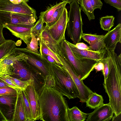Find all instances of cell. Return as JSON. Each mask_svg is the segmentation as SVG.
Here are the masks:
<instances>
[{
	"instance_id": "cell-1",
	"label": "cell",
	"mask_w": 121,
	"mask_h": 121,
	"mask_svg": "<svg viewBox=\"0 0 121 121\" xmlns=\"http://www.w3.org/2000/svg\"><path fill=\"white\" fill-rule=\"evenodd\" d=\"M40 120L69 121V108L65 98L54 87L45 85L39 96Z\"/></svg>"
},
{
	"instance_id": "cell-2",
	"label": "cell",
	"mask_w": 121,
	"mask_h": 121,
	"mask_svg": "<svg viewBox=\"0 0 121 121\" xmlns=\"http://www.w3.org/2000/svg\"><path fill=\"white\" fill-rule=\"evenodd\" d=\"M106 51L109 71L103 84L117 116L121 113V54L117 55L114 50Z\"/></svg>"
},
{
	"instance_id": "cell-3",
	"label": "cell",
	"mask_w": 121,
	"mask_h": 121,
	"mask_svg": "<svg viewBox=\"0 0 121 121\" xmlns=\"http://www.w3.org/2000/svg\"><path fill=\"white\" fill-rule=\"evenodd\" d=\"M50 67L54 82L53 87L69 99L78 98V89L68 71L57 64L50 63Z\"/></svg>"
},
{
	"instance_id": "cell-4",
	"label": "cell",
	"mask_w": 121,
	"mask_h": 121,
	"mask_svg": "<svg viewBox=\"0 0 121 121\" xmlns=\"http://www.w3.org/2000/svg\"><path fill=\"white\" fill-rule=\"evenodd\" d=\"M59 46L64 55L72 67L75 74L83 81L87 78L99 62L86 58L76 57L64 38L58 42Z\"/></svg>"
},
{
	"instance_id": "cell-5",
	"label": "cell",
	"mask_w": 121,
	"mask_h": 121,
	"mask_svg": "<svg viewBox=\"0 0 121 121\" xmlns=\"http://www.w3.org/2000/svg\"><path fill=\"white\" fill-rule=\"evenodd\" d=\"M12 66V74L10 76L23 81L33 80L35 89L39 95L46 84L45 78L23 58L16 60Z\"/></svg>"
},
{
	"instance_id": "cell-6",
	"label": "cell",
	"mask_w": 121,
	"mask_h": 121,
	"mask_svg": "<svg viewBox=\"0 0 121 121\" xmlns=\"http://www.w3.org/2000/svg\"><path fill=\"white\" fill-rule=\"evenodd\" d=\"M68 20L66 29L67 36L75 45L81 41L83 34L81 9L77 0L69 4Z\"/></svg>"
},
{
	"instance_id": "cell-7",
	"label": "cell",
	"mask_w": 121,
	"mask_h": 121,
	"mask_svg": "<svg viewBox=\"0 0 121 121\" xmlns=\"http://www.w3.org/2000/svg\"><path fill=\"white\" fill-rule=\"evenodd\" d=\"M12 52L23 56V59L28 63L41 73L46 78V85H50L53 83L50 69V63L40 55L32 53L25 48L15 47Z\"/></svg>"
},
{
	"instance_id": "cell-8",
	"label": "cell",
	"mask_w": 121,
	"mask_h": 121,
	"mask_svg": "<svg viewBox=\"0 0 121 121\" xmlns=\"http://www.w3.org/2000/svg\"><path fill=\"white\" fill-rule=\"evenodd\" d=\"M57 56L62 64L63 66L69 73L78 91V98L80 101L86 102L91 94L93 92L80 80L75 74L71 65L65 58L59 47L57 49Z\"/></svg>"
},
{
	"instance_id": "cell-9",
	"label": "cell",
	"mask_w": 121,
	"mask_h": 121,
	"mask_svg": "<svg viewBox=\"0 0 121 121\" xmlns=\"http://www.w3.org/2000/svg\"><path fill=\"white\" fill-rule=\"evenodd\" d=\"M37 20L34 17L29 15L0 11V23L3 26L16 24L34 25Z\"/></svg>"
},
{
	"instance_id": "cell-10",
	"label": "cell",
	"mask_w": 121,
	"mask_h": 121,
	"mask_svg": "<svg viewBox=\"0 0 121 121\" xmlns=\"http://www.w3.org/2000/svg\"><path fill=\"white\" fill-rule=\"evenodd\" d=\"M0 11L28 15L37 19L35 10L25 1L15 4L9 0H0Z\"/></svg>"
},
{
	"instance_id": "cell-11",
	"label": "cell",
	"mask_w": 121,
	"mask_h": 121,
	"mask_svg": "<svg viewBox=\"0 0 121 121\" xmlns=\"http://www.w3.org/2000/svg\"><path fill=\"white\" fill-rule=\"evenodd\" d=\"M17 98V93L0 96V111L7 121H13Z\"/></svg>"
},
{
	"instance_id": "cell-12",
	"label": "cell",
	"mask_w": 121,
	"mask_h": 121,
	"mask_svg": "<svg viewBox=\"0 0 121 121\" xmlns=\"http://www.w3.org/2000/svg\"><path fill=\"white\" fill-rule=\"evenodd\" d=\"M68 20V12L65 8L59 19L49 28V31L52 37L57 42L65 38Z\"/></svg>"
},
{
	"instance_id": "cell-13",
	"label": "cell",
	"mask_w": 121,
	"mask_h": 121,
	"mask_svg": "<svg viewBox=\"0 0 121 121\" xmlns=\"http://www.w3.org/2000/svg\"><path fill=\"white\" fill-rule=\"evenodd\" d=\"M30 104L34 121L40 119V109L39 102V95L36 91L34 82L24 90Z\"/></svg>"
},
{
	"instance_id": "cell-14",
	"label": "cell",
	"mask_w": 121,
	"mask_h": 121,
	"mask_svg": "<svg viewBox=\"0 0 121 121\" xmlns=\"http://www.w3.org/2000/svg\"><path fill=\"white\" fill-rule=\"evenodd\" d=\"M113 109L109 103L104 104L88 114L87 121H109L113 116Z\"/></svg>"
},
{
	"instance_id": "cell-15",
	"label": "cell",
	"mask_w": 121,
	"mask_h": 121,
	"mask_svg": "<svg viewBox=\"0 0 121 121\" xmlns=\"http://www.w3.org/2000/svg\"><path fill=\"white\" fill-rule=\"evenodd\" d=\"M34 25L16 24L4 25L3 26L8 30L13 35L22 40L27 46L31 40V30Z\"/></svg>"
},
{
	"instance_id": "cell-16",
	"label": "cell",
	"mask_w": 121,
	"mask_h": 121,
	"mask_svg": "<svg viewBox=\"0 0 121 121\" xmlns=\"http://www.w3.org/2000/svg\"><path fill=\"white\" fill-rule=\"evenodd\" d=\"M67 42L72 52L77 57L92 59L100 62L105 57L106 54L105 50L96 52L89 49H80L77 48L75 44L67 41Z\"/></svg>"
},
{
	"instance_id": "cell-17",
	"label": "cell",
	"mask_w": 121,
	"mask_h": 121,
	"mask_svg": "<svg viewBox=\"0 0 121 121\" xmlns=\"http://www.w3.org/2000/svg\"><path fill=\"white\" fill-rule=\"evenodd\" d=\"M104 41L106 50H115L118 43H121V24H118L104 35Z\"/></svg>"
},
{
	"instance_id": "cell-18",
	"label": "cell",
	"mask_w": 121,
	"mask_h": 121,
	"mask_svg": "<svg viewBox=\"0 0 121 121\" xmlns=\"http://www.w3.org/2000/svg\"><path fill=\"white\" fill-rule=\"evenodd\" d=\"M104 37V35H97L96 33H83L82 36V38L89 44V50L96 52L105 50Z\"/></svg>"
},
{
	"instance_id": "cell-19",
	"label": "cell",
	"mask_w": 121,
	"mask_h": 121,
	"mask_svg": "<svg viewBox=\"0 0 121 121\" xmlns=\"http://www.w3.org/2000/svg\"><path fill=\"white\" fill-rule=\"evenodd\" d=\"M23 56L16 54L12 51L9 54L0 59V71L1 74L10 76L12 74V64L16 60L22 59Z\"/></svg>"
},
{
	"instance_id": "cell-20",
	"label": "cell",
	"mask_w": 121,
	"mask_h": 121,
	"mask_svg": "<svg viewBox=\"0 0 121 121\" xmlns=\"http://www.w3.org/2000/svg\"><path fill=\"white\" fill-rule=\"evenodd\" d=\"M17 92V98L13 121H27L23 105L21 90H18Z\"/></svg>"
},
{
	"instance_id": "cell-21",
	"label": "cell",
	"mask_w": 121,
	"mask_h": 121,
	"mask_svg": "<svg viewBox=\"0 0 121 121\" xmlns=\"http://www.w3.org/2000/svg\"><path fill=\"white\" fill-rule=\"evenodd\" d=\"M49 28L46 25L44 26L40 35V39L41 40L52 52L56 55L58 43L52 37L49 31Z\"/></svg>"
},
{
	"instance_id": "cell-22",
	"label": "cell",
	"mask_w": 121,
	"mask_h": 121,
	"mask_svg": "<svg viewBox=\"0 0 121 121\" xmlns=\"http://www.w3.org/2000/svg\"><path fill=\"white\" fill-rule=\"evenodd\" d=\"M66 3L62 1L59 3L56 2L55 4L50 5V6L47 7L45 11L40 13L39 18L42 19L44 23H47L51 19L55 10Z\"/></svg>"
},
{
	"instance_id": "cell-23",
	"label": "cell",
	"mask_w": 121,
	"mask_h": 121,
	"mask_svg": "<svg viewBox=\"0 0 121 121\" xmlns=\"http://www.w3.org/2000/svg\"><path fill=\"white\" fill-rule=\"evenodd\" d=\"M68 114L69 121H84L88 115V114L83 112L76 106L69 108Z\"/></svg>"
},
{
	"instance_id": "cell-24",
	"label": "cell",
	"mask_w": 121,
	"mask_h": 121,
	"mask_svg": "<svg viewBox=\"0 0 121 121\" xmlns=\"http://www.w3.org/2000/svg\"><path fill=\"white\" fill-rule=\"evenodd\" d=\"M86 102V106L92 109L96 108L104 104L102 96L95 92L91 94Z\"/></svg>"
},
{
	"instance_id": "cell-25",
	"label": "cell",
	"mask_w": 121,
	"mask_h": 121,
	"mask_svg": "<svg viewBox=\"0 0 121 121\" xmlns=\"http://www.w3.org/2000/svg\"><path fill=\"white\" fill-rule=\"evenodd\" d=\"M81 9L86 15L89 20L95 19L94 10L90 0H77Z\"/></svg>"
},
{
	"instance_id": "cell-26",
	"label": "cell",
	"mask_w": 121,
	"mask_h": 121,
	"mask_svg": "<svg viewBox=\"0 0 121 121\" xmlns=\"http://www.w3.org/2000/svg\"><path fill=\"white\" fill-rule=\"evenodd\" d=\"M16 43L12 40H6L0 45V59L10 54L16 47Z\"/></svg>"
},
{
	"instance_id": "cell-27",
	"label": "cell",
	"mask_w": 121,
	"mask_h": 121,
	"mask_svg": "<svg viewBox=\"0 0 121 121\" xmlns=\"http://www.w3.org/2000/svg\"><path fill=\"white\" fill-rule=\"evenodd\" d=\"M115 18L113 16L107 15L101 17L99 19L101 28L105 31L110 30L114 26Z\"/></svg>"
},
{
	"instance_id": "cell-28",
	"label": "cell",
	"mask_w": 121,
	"mask_h": 121,
	"mask_svg": "<svg viewBox=\"0 0 121 121\" xmlns=\"http://www.w3.org/2000/svg\"><path fill=\"white\" fill-rule=\"evenodd\" d=\"M39 41L40 46V55L51 56L55 59L59 65L62 66V64L58 58L57 55L52 52L41 40L40 39Z\"/></svg>"
},
{
	"instance_id": "cell-29",
	"label": "cell",
	"mask_w": 121,
	"mask_h": 121,
	"mask_svg": "<svg viewBox=\"0 0 121 121\" xmlns=\"http://www.w3.org/2000/svg\"><path fill=\"white\" fill-rule=\"evenodd\" d=\"M21 93L24 108L27 121H34L30 104L24 90H21Z\"/></svg>"
},
{
	"instance_id": "cell-30",
	"label": "cell",
	"mask_w": 121,
	"mask_h": 121,
	"mask_svg": "<svg viewBox=\"0 0 121 121\" xmlns=\"http://www.w3.org/2000/svg\"><path fill=\"white\" fill-rule=\"evenodd\" d=\"M44 22L40 18L31 28V33L35 37L40 39L41 34L43 31Z\"/></svg>"
},
{
	"instance_id": "cell-31",
	"label": "cell",
	"mask_w": 121,
	"mask_h": 121,
	"mask_svg": "<svg viewBox=\"0 0 121 121\" xmlns=\"http://www.w3.org/2000/svg\"><path fill=\"white\" fill-rule=\"evenodd\" d=\"M67 4V3H65L62 6L56 9L51 19L46 25L49 27L55 24L60 17Z\"/></svg>"
},
{
	"instance_id": "cell-32",
	"label": "cell",
	"mask_w": 121,
	"mask_h": 121,
	"mask_svg": "<svg viewBox=\"0 0 121 121\" xmlns=\"http://www.w3.org/2000/svg\"><path fill=\"white\" fill-rule=\"evenodd\" d=\"M31 34L32 37L31 41L29 45L25 48L26 50L32 53L40 55L38 50V41L39 39L35 37L31 33Z\"/></svg>"
},
{
	"instance_id": "cell-33",
	"label": "cell",
	"mask_w": 121,
	"mask_h": 121,
	"mask_svg": "<svg viewBox=\"0 0 121 121\" xmlns=\"http://www.w3.org/2000/svg\"><path fill=\"white\" fill-rule=\"evenodd\" d=\"M6 76L12 80L21 90H25L28 86L32 82H34V80L31 79L28 81H23L18 80L9 76Z\"/></svg>"
},
{
	"instance_id": "cell-34",
	"label": "cell",
	"mask_w": 121,
	"mask_h": 121,
	"mask_svg": "<svg viewBox=\"0 0 121 121\" xmlns=\"http://www.w3.org/2000/svg\"><path fill=\"white\" fill-rule=\"evenodd\" d=\"M17 93V91L9 86L0 88V96Z\"/></svg>"
},
{
	"instance_id": "cell-35",
	"label": "cell",
	"mask_w": 121,
	"mask_h": 121,
	"mask_svg": "<svg viewBox=\"0 0 121 121\" xmlns=\"http://www.w3.org/2000/svg\"><path fill=\"white\" fill-rule=\"evenodd\" d=\"M0 78L5 82L9 86L15 89L17 91L21 90L12 80L5 75L0 73Z\"/></svg>"
},
{
	"instance_id": "cell-36",
	"label": "cell",
	"mask_w": 121,
	"mask_h": 121,
	"mask_svg": "<svg viewBox=\"0 0 121 121\" xmlns=\"http://www.w3.org/2000/svg\"><path fill=\"white\" fill-rule=\"evenodd\" d=\"M105 2L116 8L118 12L121 10V0H103Z\"/></svg>"
},
{
	"instance_id": "cell-37",
	"label": "cell",
	"mask_w": 121,
	"mask_h": 121,
	"mask_svg": "<svg viewBox=\"0 0 121 121\" xmlns=\"http://www.w3.org/2000/svg\"><path fill=\"white\" fill-rule=\"evenodd\" d=\"M101 62L103 63L104 65V69L102 71L104 77V82L108 76L109 71L108 60L107 56H106Z\"/></svg>"
},
{
	"instance_id": "cell-38",
	"label": "cell",
	"mask_w": 121,
	"mask_h": 121,
	"mask_svg": "<svg viewBox=\"0 0 121 121\" xmlns=\"http://www.w3.org/2000/svg\"><path fill=\"white\" fill-rule=\"evenodd\" d=\"M94 10L97 9L101 10L103 4L101 0H90Z\"/></svg>"
},
{
	"instance_id": "cell-39",
	"label": "cell",
	"mask_w": 121,
	"mask_h": 121,
	"mask_svg": "<svg viewBox=\"0 0 121 121\" xmlns=\"http://www.w3.org/2000/svg\"><path fill=\"white\" fill-rule=\"evenodd\" d=\"M41 56L49 63L55 64H57L59 65L55 59L51 56L45 55H41Z\"/></svg>"
},
{
	"instance_id": "cell-40",
	"label": "cell",
	"mask_w": 121,
	"mask_h": 121,
	"mask_svg": "<svg viewBox=\"0 0 121 121\" xmlns=\"http://www.w3.org/2000/svg\"><path fill=\"white\" fill-rule=\"evenodd\" d=\"M76 47L80 49H89V46L83 43L79 42L75 45Z\"/></svg>"
},
{
	"instance_id": "cell-41",
	"label": "cell",
	"mask_w": 121,
	"mask_h": 121,
	"mask_svg": "<svg viewBox=\"0 0 121 121\" xmlns=\"http://www.w3.org/2000/svg\"><path fill=\"white\" fill-rule=\"evenodd\" d=\"M104 65L103 63L101 62H99L95 66L94 69L96 72L103 70L104 69Z\"/></svg>"
},
{
	"instance_id": "cell-42",
	"label": "cell",
	"mask_w": 121,
	"mask_h": 121,
	"mask_svg": "<svg viewBox=\"0 0 121 121\" xmlns=\"http://www.w3.org/2000/svg\"><path fill=\"white\" fill-rule=\"evenodd\" d=\"M4 28L3 26L0 23V45L6 40L3 34V30Z\"/></svg>"
},
{
	"instance_id": "cell-43",
	"label": "cell",
	"mask_w": 121,
	"mask_h": 121,
	"mask_svg": "<svg viewBox=\"0 0 121 121\" xmlns=\"http://www.w3.org/2000/svg\"><path fill=\"white\" fill-rule=\"evenodd\" d=\"M112 119V121H121V113L117 116H113Z\"/></svg>"
},
{
	"instance_id": "cell-44",
	"label": "cell",
	"mask_w": 121,
	"mask_h": 121,
	"mask_svg": "<svg viewBox=\"0 0 121 121\" xmlns=\"http://www.w3.org/2000/svg\"><path fill=\"white\" fill-rule=\"evenodd\" d=\"M12 3L15 4H19L22 2L25 1L26 2H29V0H9Z\"/></svg>"
},
{
	"instance_id": "cell-45",
	"label": "cell",
	"mask_w": 121,
	"mask_h": 121,
	"mask_svg": "<svg viewBox=\"0 0 121 121\" xmlns=\"http://www.w3.org/2000/svg\"><path fill=\"white\" fill-rule=\"evenodd\" d=\"M7 86H9L5 82L0 78V88Z\"/></svg>"
},
{
	"instance_id": "cell-46",
	"label": "cell",
	"mask_w": 121,
	"mask_h": 121,
	"mask_svg": "<svg viewBox=\"0 0 121 121\" xmlns=\"http://www.w3.org/2000/svg\"><path fill=\"white\" fill-rule=\"evenodd\" d=\"M0 121H7L6 119L0 111Z\"/></svg>"
},
{
	"instance_id": "cell-47",
	"label": "cell",
	"mask_w": 121,
	"mask_h": 121,
	"mask_svg": "<svg viewBox=\"0 0 121 121\" xmlns=\"http://www.w3.org/2000/svg\"><path fill=\"white\" fill-rule=\"evenodd\" d=\"M62 1H64L66 2L67 3L69 4L76 0H60Z\"/></svg>"
},
{
	"instance_id": "cell-48",
	"label": "cell",
	"mask_w": 121,
	"mask_h": 121,
	"mask_svg": "<svg viewBox=\"0 0 121 121\" xmlns=\"http://www.w3.org/2000/svg\"></svg>"
}]
</instances>
